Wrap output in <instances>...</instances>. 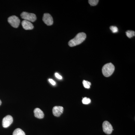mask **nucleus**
<instances>
[{"instance_id": "f257e3e1", "label": "nucleus", "mask_w": 135, "mask_h": 135, "mask_svg": "<svg viewBox=\"0 0 135 135\" xmlns=\"http://www.w3.org/2000/svg\"><path fill=\"white\" fill-rule=\"evenodd\" d=\"M86 37V34L84 32L79 33L77 34L73 39L70 40L68 42V45L71 47L79 45L85 40Z\"/></svg>"}, {"instance_id": "f03ea898", "label": "nucleus", "mask_w": 135, "mask_h": 135, "mask_svg": "<svg viewBox=\"0 0 135 135\" xmlns=\"http://www.w3.org/2000/svg\"><path fill=\"white\" fill-rule=\"evenodd\" d=\"M115 67L112 63H110L105 65L102 68L103 75L105 77H109L113 74Z\"/></svg>"}, {"instance_id": "7ed1b4c3", "label": "nucleus", "mask_w": 135, "mask_h": 135, "mask_svg": "<svg viewBox=\"0 0 135 135\" xmlns=\"http://www.w3.org/2000/svg\"><path fill=\"white\" fill-rule=\"evenodd\" d=\"M21 17L23 19L30 22H34L36 20V15L33 13L23 12L21 14Z\"/></svg>"}, {"instance_id": "20e7f679", "label": "nucleus", "mask_w": 135, "mask_h": 135, "mask_svg": "<svg viewBox=\"0 0 135 135\" xmlns=\"http://www.w3.org/2000/svg\"><path fill=\"white\" fill-rule=\"evenodd\" d=\"M8 22L11 25L15 28H17L19 26L20 20L15 16H11L8 18Z\"/></svg>"}, {"instance_id": "39448f33", "label": "nucleus", "mask_w": 135, "mask_h": 135, "mask_svg": "<svg viewBox=\"0 0 135 135\" xmlns=\"http://www.w3.org/2000/svg\"><path fill=\"white\" fill-rule=\"evenodd\" d=\"M103 128L104 132L107 134H110L113 130L112 126L107 121H105L103 123Z\"/></svg>"}, {"instance_id": "423d86ee", "label": "nucleus", "mask_w": 135, "mask_h": 135, "mask_svg": "<svg viewBox=\"0 0 135 135\" xmlns=\"http://www.w3.org/2000/svg\"><path fill=\"white\" fill-rule=\"evenodd\" d=\"M13 119L12 116L11 115H7L3 119L2 126L3 127L7 128L13 122Z\"/></svg>"}, {"instance_id": "0eeeda50", "label": "nucleus", "mask_w": 135, "mask_h": 135, "mask_svg": "<svg viewBox=\"0 0 135 135\" xmlns=\"http://www.w3.org/2000/svg\"><path fill=\"white\" fill-rule=\"evenodd\" d=\"M42 20L48 26H51L53 25V18L51 15L49 13H45L44 15Z\"/></svg>"}, {"instance_id": "6e6552de", "label": "nucleus", "mask_w": 135, "mask_h": 135, "mask_svg": "<svg viewBox=\"0 0 135 135\" xmlns=\"http://www.w3.org/2000/svg\"><path fill=\"white\" fill-rule=\"evenodd\" d=\"M64 108L62 106H55L53 107L52 112L53 115L56 117H59L62 114Z\"/></svg>"}, {"instance_id": "1a4fd4ad", "label": "nucleus", "mask_w": 135, "mask_h": 135, "mask_svg": "<svg viewBox=\"0 0 135 135\" xmlns=\"http://www.w3.org/2000/svg\"><path fill=\"white\" fill-rule=\"evenodd\" d=\"M22 25L25 30H32L34 28L33 25L31 22L24 20L22 21Z\"/></svg>"}, {"instance_id": "9d476101", "label": "nucleus", "mask_w": 135, "mask_h": 135, "mask_svg": "<svg viewBox=\"0 0 135 135\" xmlns=\"http://www.w3.org/2000/svg\"><path fill=\"white\" fill-rule=\"evenodd\" d=\"M35 116L38 119H41L44 118V116L43 112L39 108H36L34 110Z\"/></svg>"}, {"instance_id": "9b49d317", "label": "nucleus", "mask_w": 135, "mask_h": 135, "mask_svg": "<svg viewBox=\"0 0 135 135\" xmlns=\"http://www.w3.org/2000/svg\"><path fill=\"white\" fill-rule=\"evenodd\" d=\"M12 135H26L25 132L20 128H17L14 131Z\"/></svg>"}, {"instance_id": "f8f14e48", "label": "nucleus", "mask_w": 135, "mask_h": 135, "mask_svg": "<svg viewBox=\"0 0 135 135\" xmlns=\"http://www.w3.org/2000/svg\"><path fill=\"white\" fill-rule=\"evenodd\" d=\"M126 33L127 36L129 38L135 36V32L134 31H128L126 32Z\"/></svg>"}, {"instance_id": "ddd939ff", "label": "nucleus", "mask_w": 135, "mask_h": 135, "mask_svg": "<svg viewBox=\"0 0 135 135\" xmlns=\"http://www.w3.org/2000/svg\"><path fill=\"white\" fill-rule=\"evenodd\" d=\"M83 84L84 88L86 89H89L90 88V86H91V84L90 82L84 80L83 81Z\"/></svg>"}, {"instance_id": "4468645a", "label": "nucleus", "mask_w": 135, "mask_h": 135, "mask_svg": "<svg viewBox=\"0 0 135 135\" xmlns=\"http://www.w3.org/2000/svg\"><path fill=\"white\" fill-rule=\"evenodd\" d=\"M99 1L98 0H89L88 2L91 6H95L97 5Z\"/></svg>"}, {"instance_id": "2eb2a0df", "label": "nucleus", "mask_w": 135, "mask_h": 135, "mask_svg": "<svg viewBox=\"0 0 135 135\" xmlns=\"http://www.w3.org/2000/svg\"><path fill=\"white\" fill-rule=\"evenodd\" d=\"M82 103L84 104H88L90 103L91 100L89 98L87 97H84L82 99Z\"/></svg>"}, {"instance_id": "dca6fc26", "label": "nucleus", "mask_w": 135, "mask_h": 135, "mask_svg": "<svg viewBox=\"0 0 135 135\" xmlns=\"http://www.w3.org/2000/svg\"><path fill=\"white\" fill-rule=\"evenodd\" d=\"M110 29L114 33L117 32L118 31V27L115 26H111L110 27Z\"/></svg>"}, {"instance_id": "f3484780", "label": "nucleus", "mask_w": 135, "mask_h": 135, "mask_svg": "<svg viewBox=\"0 0 135 135\" xmlns=\"http://www.w3.org/2000/svg\"><path fill=\"white\" fill-rule=\"evenodd\" d=\"M55 75L56 77L59 79L61 80L62 79V76L59 75L57 73H56L55 74Z\"/></svg>"}, {"instance_id": "a211bd4d", "label": "nucleus", "mask_w": 135, "mask_h": 135, "mask_svg": "<svg viewBox=\"0 0 135 135\" xmlns=\"http://www.w3.org/2000/svg\"><path fill=\"white\" fill-rule=\"evenodd\" d=\"M49 81L50 83L51 84H52V85H53V86H55V81H54L53 80V79H49Z\"/></svg>"}, {"instance_id": "6ab92c4d", "label": "nucleus", "mask_w": 135, "mask_h": 135, "mask_svg": "<svg viewBox=\"0 0 135 135\" xmlns=\"http://www.w3.org/2000/svg\"><path fill=\"white\" fill-rule=\"evenodd\" d=\"M1 104H2L1 101V100H0V105H1Z\"/></svg>"}]
</instances>
